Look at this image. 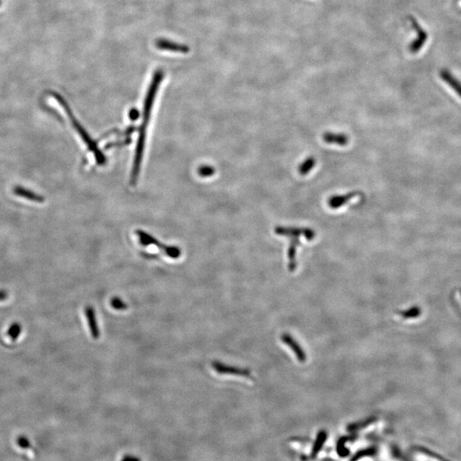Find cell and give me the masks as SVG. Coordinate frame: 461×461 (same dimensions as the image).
<instances>
[{
	"instance_id": "6da1fadb",
	"label": "cell",
	"mask_w": 461,
	"mask_h": 461,
	"mask_svg": "<svg viewBox=\"0 0 461 461\" xmlns=\"http://www.w3.org/2000/svg\"><path fill=\"white\" fill-rule=\"evenodd\" d=\"M164 77V74L162 70H157L155 72L153 75V78L150 83V87L147 92L146 98H145V102H144V116H143V122L140 130V139L138 142V146H137L136 155L134 158V162H133V172H132V180L133 181H136L138 179V175L140 173V165L142 161V156H143V145H144V138H145V131H146V126L150 120V111L151 108L153 105L154 100L157 95V92H158V89L160 85V82L162 80Z\"/></svg>"
},
{
	"instance_id": "7a4b0ae2",
	"label": "cell",
	"mask_w": 461,
	"mask_h": 461,
	"mask_svg": "<svg viewBox=\"0 0 461 461\" xmlns=\"http://www.w3.org/2000/svg\"><path fill=\"white\" fill-rule=\"evenodd\" d=\"M275 233L278 235L284 236L290 238V246L288 250L289 266L290 270H295L296 262V253L297 245L300 244L298 238L303 236L307 240H313L316 236V233L312 229L307 227H292V226H277L275 227Z\"/></svg>"
},
{
	"instance_id": "3957f363",
	"label": "cell",
	"mask_w": 461,
	"mask_h": 461,
	"mask_svg": "<svg viewBox=\"0 0 461 461\" xmlns=\"http://www.w3.org/2000/svg\"><path fill=\"white\" fill-rule=\"evenodd\" d=\"M54 97L56 98V99H57V100H58V102L60 103V105L62 106V109H64L65 112H66V114L68 115V117H69V119H70V120H71L73 126H75V129H76V131L78 132V133L80 134V138L83 139V140H84V142H85V144L88 146V148L90 149V150H91V151H92L93 154L95 155L96 159H97V160L99 161V163H102V162H103V161H104V157H103V155L101 154V152L99 151V149L97 148V145H96L95 143H93V141H92V140H91L90 138H89L88 135H87V133H85V131H84V129L82 128L81 126H80V124L77 122V120H75V118L73 117L71 113H70V111L68 110L69 109H68V106L66 105V103H65L64 101H63L62 99H61V98H60V97H59L58 95H54Z\"/></svg>"
},
{
	"instance_id": "277c9868",
	"label": "cell",
	"mask_w": 461,
	"mask_h": 461,
	"mask_svg": "<svg viewBox=\"0 0 461 461\" xmlns=\"http://www.w3.org/2000/svg\"><path fill=\"white\" fill-rule=\"evenodd\" d=\"M138 236L140 238V241L143 245L147 246L150 244H155L157 245L158 248L162 249L164 252L166 253L167 256L171 258H178L180 256V249L176 247H171V246L162 245L160 242L157 241V239H154L151 236L148 235L145 232H138Z\"/></svg>"
},
{
	"instance_id": "5b68a950",
	"label": "cell",
	"mask_w": 461,
	"mask_h": 461,
	"mask_svg": "<svg viewBox=\"0 0 461 461\" xmlns=\"http://www.w3.org/2000/svg\"><path fill=\"white\" fill-rule=\"evenodd\" d=\"M155 45L157 46V49L161 51H173L180 53H188L190 51V48L186 44H180L166 39H158L155 42Z\"/></svg>"
},
{
	"instance_id": "8992f818",
	"label": "cell",
	"mask_w": 461,
	"mask_h": 461,
	"mask_svg": "<svg viewBox=\"0 0 461 461\" xmlns=\"http://www.w3.org/2000/svg\"><path fill=\"white\" fill-rule=\"evenodd\" d=\"M212 365L215 369V372H218L220 374H235V375L243 376V377L250 376V372L249 370L229 366V365L222 364L220 362L215 361Z\"/></svg>"
},
{
	"instance_id": "52a82bcc",
	"label": "cell",
	"mask_w": 461,
	"mask_h": 461,
	"mask_svg": "<svg viewBox=\"0 0 461 461\" xmlns=\"http://www.w3.org/2000/svg\"><path fill=\"white\" fill-rule=\"evenodd\" d=\"M359 195H360L359 192L352 191V192H349L347 194L332 196L328 200V205H329L330 208L337 209V208H341L342 206H344L347 202L352 200L353 198H356Z\"/></svg>"
},
{
	"instance_id": "ba28073f",
	"label": "cell",
	"mask_w": 461,
	"mask_h": 461,
	"mask_svg": "<svg viewBox=\"0 0 461 461\" xmlns=\"http://www.w3.org/2000/svg\"><path fill=\"white\" fill-rule=\"evenodd\" d=\"M85 317L88 322L89 328L92 334V338L94 339H98L100 336V331H99V325L97 322V318H96L95 311L93 307L91 306H87L85 309Z\"/></svg>"
},
{
	"instance_id": "9c48e42d",
	"label": "cell",
	"mask_w": 461,
	"mask_h": 461,
	"mask_svg": "<svg viewBox=\"0 0 461 461\" xmlns=\"http://www.w3.org/2000/svg\"><path fill=\"white\" fill-rule=\"evenodd\" d=\"M323 140L329 144L346 146L349 141V138L344 133H324L323 134Z\"/></svg>"
},
{
	"instance_id": "30bf717a",
	"label": "cell",
	"mask_w": 461,
	"mask_h": 461,
	"mask_svg": "<svg viewBox=\"0 0 461 461\" xmlns=\"http://www.w3.org/2000/svg\"><path fill=\"white\" fill-rule=\"evenodd\" d=\"M412 23H413V27L416 29L417 33H418V39L416 40H414L413 44H411L410 49H411L412 52H418L422 48L423 44H425L427 40V34L426 32L423 30L422 27H420L416 20H412Z\"/></svg>"
},
{
	"instance_id": "8fae6325",
	"label": "cell",
	"mask_w": 461,
	"mask_h": 461,
	"mask_svg": "<svg viewBox=\"0 0 461 461\" xmlns=\"http://www.w3.org/2000/svg\"><path fill=\"white\" fill-rule=\"evenodd\" d=\"M440 77L445 83H447V85L454 90V92L457 93L461 99V82L455 78L450 72L446 69H442L440 72Z\"/></svg>"
},
{
	"instance_id": "7c38bea8",
	"label": "cell",
	"mask_w": 461,
	"mask_h": 461,
	"mask_svg": "<svg viewBox=\"0 0 461 461\" xmlns=\"http://www.w3.org/2000/svg\"><path fill=\"white\" fill-rule=\"evenodd\" d=\"M282 339H283V342L286 343L295 352V354L297 355V358L299 361H304L306 360V355L304 354V352L302 351V349L300 348V346L298 345L297 341L293 340V338L290 337L289 335H284V336H283Z\"/></svg>"
},
{
	"instance_id": "4fadbf2b",
	"label": "cell",
	"mask_w": 461,
	"mask_h": 461,
	"mask_svg": "<svg viewBox=\"0 0 461 461\" xmlns=\"http://www.w3.org/2000/svg\"><path fill=\"white\" fill-rule=\"evenodd\" d=\"M315 165H316V159L313 157H307V159L298 167V173L301 175L305 176L310 173V171L315 167Z\"/></svg>"
},
{
	"instance_id": "5bb4252c",
	"label": "cell",
	"mask_w": 461,
	"mask_h": 461,
	"mask_svg": "<svg viewBox=\"0 0 461 461\" xmlns=\"http://www.w3.org/2000/svg\"><path fill=\"white\" fill-rule=\"evenodd\" d=\"M15 194L17 195L18 197H21V198L28 199V200H30V201H38V202H41V201H44V199L40 198V196L34 194L33 192L27 191V190H25V189L21 187L16 188V189H15Z\"/></svg>"
},
{
	"instance_id": "9a60e30c",
	"label": "cell",
	"mask_w": 461,
	"mask_h": 461,
	"mask_svg": "<svg viewBox=\"0 0 461 461\" xmlns=\"http://www.w3.org/2000/svg\"><path fill=\"white\" fill-rule=\"evenodd\" d=\"M421 310L419 307H413L406 311H402L400 313V316L404 319H413L420 316Z\"/></svg>"
},
{
	"instance_id": "2e32d148",
	"label": "cell",
	"mask_w": 461,
	"mask_h": 461,
	"mask_svg": "<svg viewBox=\"0 0 461 461\" xmlns=\"http://www.w3.org/2000/svg\"><path fill=\"white\" fill-rule=\"evenodd\" d=\"M20 332H21V326L18 323H14L9 328V330L7 331V335L10 339L15 341L19 337Z\"/></svg>"
},
{
	"instance_id": "e0dca14e",
	"label": "cell",
	"mask_w": 461,
	"mask_h": 461,
	"mask_svg": "<svg viewBox=\"0 0 461 461\" xmlns=\"http://www.w3.org/2000/svg\"><path fill=\"white\" fill-rule=\"evenodd\" d=\"M110 304H111L113 308H115L116 310H125L127 308V305L119 297L112 298Z\"/></svg>"
},
{
	"instance_id": "ac0fdd59",
	"label": "cell",
	"mask_w": 461,
	"mask_h": 461,
	"mask_svg": "<svg viewBox=\"0 0 461 461\" xmlns=\"http://www.w3.org/2000/svg\"><path fill=\"white\" fill-rule=\"evenodd\" d=\"M420 452L425 454L427 456H430V457L436 459V460H437L438 461H449L446 460V459H444L443 457H441L439 454H435L432 451L428 450V449H425V448H421Z\"/></svg>"
},
{
	"instance_id": "d6986e66",
	"label": "cell",
	"mask_w": 461,
	"mask_h": 461,
	"mask_svg": "<svg viewBox=\"0 0 461 461\" xmlns=\"http://www.w3.org/2000/svg\"><path fill=\"white\" fill-rule=\"evenodd\" d=\"M324 437H325V435H324V433H321V435H320V437H319V438H318L317 440V445H316V447H315V453L318 452L319 448L321 447V445H322V443H323V441H324Z\"/></svg>"
},
{
	"instance_id": "ffe728a7",
	"label": "cell",
	"mask_w": 461,
	"mask_h": 461,
	"mask_svg": "<svg viewBox=\"0 0 461 461\" xmlns=\"http://www.w3.org/2000/svg\"><path fill=\"white\" fill-rule=\"evenodd\" d=\"M6 298H8V293H7L6 291L0 290V301L5 300Z\"/></svg>"
},
{
	"instance_id": "44dd1931",
	"label": "cell",
	"mask_w": 461,
	"mask_h": 461,
	"mask_svg": "<svg viewBox=\"0 0 461 461\" xmlns=\"http://www.w3.org/2000/svg\"><path fill=\"white\" fill-rule=\"evenodd\" d=\"M1 3H2V2H1V0H0V5H1Z\"/></svg>"
}]
</instances>
